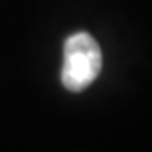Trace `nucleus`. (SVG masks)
Here are the masks:
<instances>
[{
  "mask_svg": "<svg viewBox=\"0 0 152 152\" xmlns=\"http://www.w3.org/2000/svg\"><path fill=\"white\" fill-rule=\"evenodd\" d=\"M101 68L103 53L90 33L77 31L64 40L61 81L68 92L86 90L101 73Z\"/></svg>",
  "mask_w": 152,
  "mask_h": 152,
  "instance_id": "nucleus-1",
  "label": "nucleus"
}]
</instances>
